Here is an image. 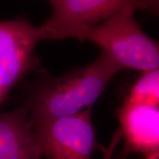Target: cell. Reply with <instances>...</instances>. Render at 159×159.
<instances>
[{
  "instance_id": "1",
  "label": "cell",
  "mask_w": 159,
  "mask_h": 159,
  "mask_svg": "<svg viewBox=\"0 0 159 159\" xmlns=\"http://www.w3.org/2000/svg\"><path fill=\"white\" fill-rule=\"evenodd\" d=\"M121 70L103 52L89 65L37 85L24 106L32 125L71 116L92 107Z\"/></svg>"
},
{
  "instance_id": "2",
  "label": "cell",
  "mask_w": 159,
  "mask_h": 159,
  "mask_svg": "<svg viewBox=\"0 0 159 159\" xmlns=\"http://www.w3.org/2000/svg\"><path fill=\"white\" fill-rule=\"evenodd\" d=\"M137 9L142 8L126 7L72 38L96 43L121 70L131 69L144 72L158 69V42L148 36L137 22L134 18Z\"/></svg>"
},
{
  "instance_id": "3",
  "label": "cell",
  "mask_w": 159,
  "mask_h": 159,
  "mask_svg": "<svg viewBox=\"0 0 159 159\" xmlns=\"http://www.w3.org/2000/svg\"><path fill=\"white\" fill-rule=\"evenodd\" d=\"M52 15L41 27L45 39L72 38L80 31L103 22L119 11L132 6L156 11L158 2L132 0H52Z\"/></svg>"
},
{
  "instance_id": "4",
  "label": "cell",
  "mask_w": 159,
  "mask_h": 159,
  "mask_svg": "<svg viewBox=\"0 0 159 159\" xmlns=\"http://www.w3.org/2000/svg\"><path fill=\"white\" fill-rule=\"evenodd\" d=\"M32 125L47 159H91L93 152L101 148L91 121V108Z\"/></svg>"
},
{
  "instance_id": "5",
  "label": "cell",
  "mask_w": 159,
  "mask_h": 159,
  "mask_svg": "<svg viewBox=\"0 0 159 159\" xmlns=\"http://www.w3.org/2000/svg\"><path fill=\"white\" fill-rule=\"evenodd\" d=\"M41 39H45L43 29L27 19L0 21V93L3 99L35 67V47Z\"/></svg>"
},
{
  "instance_id": "6",
  "label": "cell",
  "mask_w": 159,
  "mask_h": 159,
  "mask_svg": "<svg viewBox=\"0 0 159 159\" xmlns=\"http://www.w3.org/2000/svg\"><path fill=\"white\" fill-rule=\"evenodd\" d=\"M118 115L125 138V156L140 152L147 156L158 152V106L124 102Z\"/></svg>"
},
{
  "instance_id": "7",
  "label": "cell",
  "mask_w": 159,
  "mask_h": 159,
  "mask_svg": "<svg viewBox=\"0 0 159 159\" xmlns=\"http://www.w3.org/2000/svg\"><path fill=\"white\" fill-rule=\"evenodd\" d=\"M34 129L22 107L0 114V159H41Z\"/></svg>"
},
{
  "instance_id": "8",
  "label": "cell",
  "mask_w": 159,
  "mask_h": 159,
  "mask_svg": "<svg viewBox=\"0 0 159 159\" xmlns=\"http://www.w3.org/2000/svg\"><path fill=\"white\" fill-rule=\"evenodd\" d=\"M125 102L129 104H144L158 106V69L144 71L132 86L130 94Z\"/></svg>"
},
{
  "instance_id": "9",
  "label": "cell",
  "mask_w": 159,
  "mask_h": 159,
  "mask_svg": "<svg viewBox=\"0 0 159 159\" xmlns=\"http://www.w3.org/2000/svg\"><path fill=\"white\" fill-rule=\"evenodd\" d=\"M3 99H4L3 97H2V95H1V93H0V103L2 102Z\"/></svg>"
},
{
  "instance_id": "10",
  "label": "cell",
  "mask_w": 159,
  "mask_h": 159,
  "mask_svg": "<svg viewBox=\"0 0 159 159\" xmlns=\"http://www.w3.org/2000/svg\"><path fill=\"white\" fill-rule=\"evenodd\" d=\"M122 159H125V158H122Z\"/></svg>"
}]
</instances>
